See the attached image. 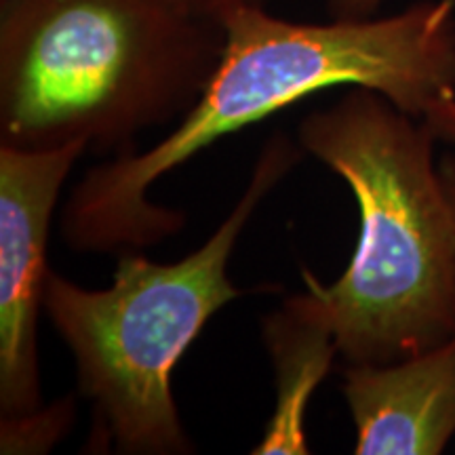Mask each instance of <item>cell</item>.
I'll use <instances>...</instances> for the list:
<instances>
[{
    "label": "cell",
    "mask_w": 455,
    "mask_h": 455,
    "mask_svg": "<svg viewBox=\"0 0 455 455\" xmlns=\"http://www.w3.org/2000/svg\"><path fill=\"white\" fill-rule=\"evenodd\" d=\"M220 24V64L178 127L146 152H123L89 169L72 190L60 228L74 251L146 249L178 235L184 212L148 201L152 184L226 135L321 91H378L415 118L455 95V0L325 24L241 7Z\"/></svg>",
    "instance_id": "6da1fadb"
},
{
    "label": "cell",
    "mask_w": 455,
    "mask_h": 455,
    "mask_svg": "<svg viewBox=\"0 0 455 455\" xmlns=\"http://www.w3.org/2000/svg\"><path fill=\"white\" fill-rule=\"evenodd\" d=\"M298 141L350 186L358 241L331 284L301 270L348 365H386L455 338V212L424 118L348 87L299 123Z\"/></svg>",
    "instance_id": "7a4b0ae2"
},
{
    "label": "cell",
    "mask_w": 455,
    "mask_h": 455,
    "mask_svg": "<svg viewBox=\"0 0 455 455\" xmlns=\"http://www.w3.org/2000/svg\"><path fill=\"white\" fill-rule=\"evenodd\" d=\"M224 41L181 0H0V146L135 150L195 108Z\"/></svg>",
    "instance_id": "3957f363"
},
{
    "label": "cell",
    "mask_w": 455,
    "mask_h": 455,
    "mask_svg": "<svg viewBox=\"0 0 455 455\" xmlns=\"http://www.w3.org/2000/svg\"><path fill=\"white\" fill-rule=\"evenodd\" d=\"M304 148L275 133L230 215L201 249L173 264L123 253L108 289H84L49 270L43 310L70 348L78 395L93 405V447L118 453H190L171 378L212 316L243 291L228 261L255 209L301 161Z\"/></svg>",
    "instance_id": "277c9868"
},
{
    "label": "cell",
    "mask_w": 455,
    "mask_h": 455,
    "mask_svg": "<svg viewBox=\"0 0 455 455\" xmlns=\"http://www.w3.org/2000/svg\"><path fill=\"white\" fill-rule=\"evenodd\" d=\"M87 150V141L51 150L0 146V415L43 405L36 329L51 220L61 186Z\"/></svg>",
    "instance_id": "5b68a950"
},
{
    "label": "cell",
    "mask_w": 455,
    "mask_h": 455,
    "mask_svg": "<svg viewBox=\"0 0 455 455\" xmlns=\"http://www.w3.org/2000/svg\"><path fill=\"white\" fill-rule=\"evenodd\" d=\"M356 455H439L455 435V338L386 365H348Z\"/></svg>",
    "instance_id": "8992f818"
},
{
    "label": "cell",
    "mask_w": 455,
    "mask_h": 455,
    "mask_svg": "<svg viewBox=\"0 0 455 455\" xmlns=\"http://www.w3.org/2000/svg\"><path fill=\"white\" fill-rule=\"evenodd\" d=\"M261 338L275 369L276 405L253 455H308L304 419L318 384L338 352L331 318L315 291L283 299L261 321Z\"/></svg>",
    "instance_id": "52a82bcc"
},
{
    "label": "cell",
    "mask_w": 455,
    "mask_h": 455,
    "mask_svg": "<svg viewBox=\"0 0 455 455\" xmlns=\"http://www.w3.org/2000/svg\"><path fill=\"white\" fill-rule=\"evenodd\" d=\"M76 419V398L68 395L34 411L0 415V453H49L70 432Z\"/></svg>",
    "instance_id": "ba28073f"
},
{
    "label": "cell",
    "mask_w": 455,
    "mask_h": 455,
    "mask_svg": "<svg viewBox=\"0 0 455 455\" xmlns=\"http://www.w3.org/2000/svg\"><path fill=\"white\" fill-rule=\"evenodd\" d=\"M424 121L435 131L439 141L455 146V95H447L426 112Z\"/></svg>",
    "instance_id": "9c48e42d"
},
{
    "label": "cell",
    "mask_w": 455,
    "mask_h": 455,
    "mask_svg": "<svg viewBox=\"0 0 455 455\" xmlns=\"http://www.w3.org/2000/svg\"><path fill=\"white\" fill-rule=\"evenodd\" d=\"M181 3L198 15L220 21L230 11L241 7H266L270 0H181Z\"/></svg>",
    "instance_id": "30bf717a"
},
{
    "label": "cell",
    "mask_w": 455,
    "mask_h": 455,
    "mask_svg": "<svg viewBox=\"0 0 455 455\" xmlns=\"http://www.w3.org/2000/svg\"><path fill=\"white\" fill-rule=\"evenodd\" d=\"M384 0H327L329 15L335 20H365L373 17Z\"/></svg>",
    "instance_id": "8fae6325"
},
{
    "label": "cell",
    "mask_w": 455,
    "mask_h": 455,
    "mask_svg": "<svg viewBox=\"0 0 455 455\" xmlns=\"http://www.w3.org/2000/svg\"><path fill=\"white\" fill-rule=\"evenodd\" d=\"M439 169H441L443 184H445V190L449 195V201H451L453 212H455V152L453 155L443 156V161L439 163Z\"/></svg>",
    "instance_id": "7c38bea8"
}]
</instances>
